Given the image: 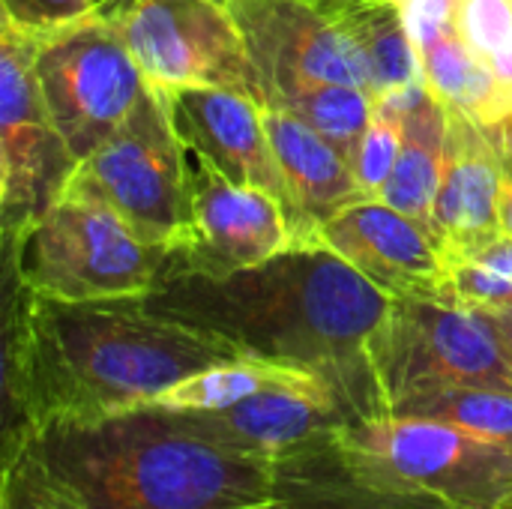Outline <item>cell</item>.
I'll use <instances>...</instances> for the list:
<instances>
[{"mask_svg":"<svg viewBox=\"0 0 512 509\" xmlns=\"http://www.w3.org/2000/svg\"><path fill=\"white\" fill-rule=\"evenodd\" d=\"M135 300L243 357L312 372L354 423L384 417L372 339L396 297L321 243L291 246L225 276H168Z\"/></svg>","mask_w":512,"mask_h":509,"instance_id":"1","label":"cell"},{"mask_svg":"<svg viewBox=\"0 0 512 509\" xmlns=\"http://www.w3.org/2000/svg\"><path fill=\"white\" fill-rule=\"evenodd\" d=\"M243 354L129 300H54L3 267V438L45 420L132 411Z\"/></svg>","mask_w":512,"mask_h":509,"instance_id":"2","label":"cell"},{"mask_svg":"<svg viewBox=\"0 0 512 509\" xmlns=\"http://www.w3.org/2000/svg\"><path fill=\"white\" fill-rule=\"evenodd\" d=\"M3 483L42 509H270L273 459L228 450L141 405L3 438Z\"/></svg>","mask_w":512,"mask_h":509,"instance_id":"3","label":"cell"},{"mask_svg":"<svg viewBox=\"0 0 512 509\" xmlns=\"http://www.w3.org/2000/svg\"><path fill=\"white\" fill-rule=\"evenodd\" d=\"M3 267H18L21 282L42 297L129 300L162 282L168 249L141 240L111 204L72 180Z\"/></svg>","mask_w":512,"mask_h":509,"instance_id":"4","label":"cell"},{"mask_svg":"<svg viewBox=\"0 0 512 509\" xmlns=\"http://www.w3.org/2000/svg\"><path fill=\"white\" fill-rule=\"evenodd\" d=\"M39 33L0 15V243L21 255L27 234L78 174V156L54 126L39 75Z\"/></svg>","mask_w":512,"mask_h":509,"instance_id":"5","label":"cell"},{"mask_svg":"<svg viewBox=\"0 0 512 509\" xmlns=\"http://www.w3.org/2000/svg\"><path fill=\"white\" fill-rule=\"evenodd\" d=\"M372 369L384 417L414 396L453 387L512 390V369L483 312L441 300H393L372 339Z\"/></svg>","mask_w":512,"mask_h":509,"instance_id":"6","label":"cell"},{"mask_svg":"<svg viewBox=\"0 0 512 509\" xmlns=\"http://www.w3.org/2000/svg\"><path fill=\"white\" fill-rule=\"evenodd\" d=\"M36 75L48 114L78 162L93 156L150 90L102 9L39 33Z\"/></svg>","mask_w":512,"mask_h":509,"instance_id":"7","label":"cell"},{"mask_svg":"<svg viewBox=\"0 0 512 509\" xmlns=\"http://www.w3.org/2000/svg\"><path fill=\"white\" fill-rule=\"evenodd\" d=\"M99 9L150 87H228L261 102V72L225 3L108 0Z\"/></svg>","mask_w":512,"mask_h":509,"instance_id":"8","label":"cell"},{"mask_svg":"<svg viewBox=\"0 0 512 509\" xmlns=\"http://www.w3.org/2000/svg\"><path fill=\"white\" fill-rule=\"evenodd\" d=\"M186 144L159 90H147L126 123L78 165L75 183L111 204L141 240L171 249L189 216Z\"/></svg>","mask_w":512,"mask_h":509,"instance_id":"9","label":"cell"},{"mask_svg":"<svg viewBox=\"0 0 512 509\" xmlns=\"http://www.w3.org/2000/svg\"><path fill=\"white\" fill-rule=\"evenodd\" d=\"M345 432L453 509L512 504V450L498 441L453 423L396 414L354 423Z\"/></svg>","mask_w":512,"mask_h":509,"instance_id":"10","label":"cell"},{"mask_svg":"<svg viewBox=\"0 0 512 509\" xmlns=\"http://www.w3.org/2000/svg\"><path fill=\"white\" fill-rule=\"evenodd\" d=\"M294 246L285 207L252 186L228 180L198 159L189 171V216L180 240L168 249L165 276H225L264 264Z\"/></svg>","mask_w":512,"mask_h":509,"instance_id":"11","label":"cell"},{"mask_svg":"<svg viewBox=\"0 0 512 509\" xmlns=\"http://www.w3.org/2000/svg\"><path fill=\"white\" fill-rule=\"evenodd\" d=\"M159 93L186 150L219 168L228 180L273 195L288 213L294 246H312L291 183L273 153L261 102L228 87H177Z\"/></svg>","mask_w":512,"mask_h":509,"instance_id":"12","label":"cell"},{"mask_svg":"<svg viewBox=\"0 0 512 509\" xmlns=\"http://www.w3.org/2000/svg\"><path fill=\"white\" fill-rule=\"evenodd\" d=\"M270 509H453L390 462L333 432L273 459Z\"/></svg>","mask_w":512,"mask_h":509,"instance_id":"13","label":"cell"},{"mask_svg":"<svg viewBox=\"0 0 512 509\" xmlns=\"http://www.w3.org/2000/svg\"><path fill=\"white\" fill-rule=\"evenodd\" d=\"M264 87L285 75L354 84L372 93L366 57L342 27L333 0H228Z\"/></svg>","mask_w":512,"mask_h":509,"instance_id":"14","label":"cell"},{"mask_svg":"<svg viewBox=\"0 0 512 509\" xmlns=\"http://www.w3.org/2000/svg\"><path fill=\"white\" fill-rule=\"evenodd\" d=\"M318 243L342 255L390 297L444 300L447 261L438 243L402 210L363 198L321 225Z\"/></svg>","mask_w":512,"mask_h":509,"instance_id":"15","label":"cell"},{"mask_svg":"<svg viewBox=\"0 0 512 509\" xmlns=\"http://www.w3.org/2000/svg\"><path fill=\"white\" fill-rule=\"evenodd\" d=\"M180 414L204 438L261 459H279L294 447L354 426L351 414L330 393L309 390H267L219 411Z\"/></svg>","mask_w":512,"mask_h":509,"instance_id":"16","label":"cell"},{"mask_svg":"<svg viewBox=\"0 0 512 509\" xmlns=\"http://www.w3.org/2000/svg\"><path fill=\"white\" fill-rule=\"evenodd\" d=\"M498 195L501 168L492 132L450 108L447 156L435 198V237L444 258L501 234Z\"/></svg>","mask_w":512,"mask_h":509,"instance_id":"17","label":"cell"},{"mask_svg":"<svg viewBox=\"0 0 512 509\" xmlns=\"http://www.w3.org/2000/svg\"><path fill=\"white\" fill-rule=\"evenodd\" d=\"M264 126L273 144V153L291 183L297 198L306 237L318 243V231L345 207L363 201V189L354 177L351 162L309 123L279 105H261Z\"/></svg>","mask_w":512,"mask_h":509,"instance_id":"18","label":"cell"},{"mask_svg":"<svg viewBox=\"0 0 512 509\" xmlns=\"http://www.w3.org/2000/svg\"><path fill=\"white\" fill-rule=\"evenodd\" d=\"M408 27L420 48L426 87L447 108L486 129L512 126V90L486 57L468 48L444 21H411Z\"/></svg>","mask_w":512,"mask_h":509,"instance_id":"19","label":"cell"},{"mask_svg":"<svg viewBox=\"0 0 512 509\" xmlns=\"http://www.w3.org/2000/svg\"><path fill=\"white\" fill-rule=\"evenodd\" d=\"M447 126L450 108L423 84L402 123V150L396 168L381 192V201L411 216L435 243V198L444 174L447 156ZM441 249V246H438Z\"/></svg>","mask_w":512,"mask_h":509,"instance_id":"20","label":"cell"},{"mask_svg":"<svg viewBox=\"0 0 512 509\" xmlns=\"http://www.w3.org/2000/svg\"><path fill=\"white\" fill-rule=\"evenodd\" d=\"M336 15L366 57L372 96L423 84V60L405 12L396 0H333Z\"/></svg>","mask_w":512,"mask_h":509,"instance_id":"21","label":"cell"},{"mask_svg":"<svg viewBox=\"0 0 512 509\" xmlns=\"http://www.w3.org/2000/svg\"><path fill=\"white\" fill-rule=\"evenodd\" d=\"M261 105L288 108L318 135H324L348 162H354L375 114V96L369 90L306 75H285L270 81L264 87Z\"/></svg>","mask_w":512,"mask_h":509,"instance_id":"22","label":"cell"},{"mask_svg":"<svg viewBox=\"0 0 512 509\" xmlns=\"http://www.w3.org/2000/svg\"><path fill=\"white\" fill-rule=\"evenodd\" d=\"M267 390H309V393L333 396V390L312 372L282 366V363L255 360V357H240V360L216 363L204 372L189 375L186 381L174 384L150 405L171 408V411H219V408L237 405L243 399H252L258 393H267Z\"/></svg>","mask_w":512,"mask_h":509,"instance_id":"23","label":"cell"},{"mask_svg":"<svg viewBox=\"0 0 512 509\" xmlns=\"http://www.w3.org/2000/svg\"><path fill=\"white\" fill-rule=\"evenodd\" d=\"M444 300L471 312H495L512 303V237L495 234L492 240L447 255Z\"/></svg>","mask_w":512,"mask_h":509,"instance_id":"24","label":"cell"},{"mask_svg":"<svg viewBox=\"0 0 512 509\" xmlns=\"http://www.w3.org/2000/svg\"><path fill=\"white\" fill-rule=\"evenodd\" d=\"M390 414L426 417L462 426L480 438L498 441L512 450V390L504 387H453L399 402Z\"/></svg>","mask_w":512,"mask_h":509,"instance_id":"25","label":"cell"},{"mask_svg":"<svg viewBox=\"0 0 512 509\" xmlns=\"http://www.w3.org/2000/svg\"><path fill=\"white\" fill-rule=\"evenodd\" d=\"M426 84V81H423ZM408 87L402 93H390V96H378L375 99V114L369 120V129L357 147V156L351 162L354 168V177L363 189L366 198H381L393 168H396V159H399V150H402V123H405V111L414 99V93L423 87Z\"/></svg>","mask_w":512,"mask_h":509,"instance_id":"26","label":"cell"},{"mask_svg":"<svg viewBox=\"0 0 512 509\" xmlns=\"http://www.w3.org/2000/svg\"><path fill=\"white\" fill-rule=\"evenodd\" d=\"M450 27L468 48L492 60L512 39V0H453Z\"/></svg>","mask_w":512,"mask_h":509,"instance_id":"27","label":"cell"},{"mask_svg":"<svg viewBox=\"0 0 512 509\" xmlns=\"http://www.w3.org/2000/svg\"><path fill=\"white\" fill-rule=\"evenodd\" d=\"M93 9L96 6L90 0H0V15L33 33H51L90 15Z\"/></svg>","mask_w":512,"mask_h":509,"instance_id":"28","label":"cell"},{"mask_svg":"<svg viewBox=\"0 0 512 509\" xmlns=\"http://www.w3.org/2000/svg\"><path fill=\"white\" fill-rule=\"evenodd\" d=\"M498 147V168H501V195H498V219L501 231L512 237V126L489 129Z\"/></svg>","mask_w":512,"mask_h":509,"instance_id":"29","label":"cell"},{"mask_svg":"<svg viewBox=\"0 0 512 509\" xmlns=\"http://www.w3.org/2000/svg\"><path fill=\"white\" fill-rule=\"evenodd\" d=\"M396 3L405 12L408 24L411 21H444V24H450L453 0H396Z\"/></svg>","mask_w":512,"mask_h":509,"instance_id":"30","label":"cell"},{"mask_svg":"<svg viewBox=\"0 0 512 509\" xmlns=\"http://www.w3.org/2000/svg\"><path fill=\"white\" fill-rule=\"evenodd\" d=\"M483 315L489 318V324H492V330L498 336V345H501V351H504V357H507L512 369V303L504 306V309H495V312H483Z\"/></svg>","mask_w":512,"mask_h":509,"instance_id":"31","label":"cell"},{"mask_svg":"<svg viewBox=\"0 0 512 509\" xmlns=\"http://www.w3.org/2000/svg\"><path fill=\"white\" fill-rule=\"evenodd\" d=\"M0 509H42L39 504H33L21 489L0 483Z\"/></svg>","mask_w":512,"mask_h":509,"instance_id":"32","label":"cell"},{"mask_svg":"<svg viewBox=\"0 0 512 509\" xmlns=\"http://www.w3.org/2000/svg\"><path fill=\"white\" fill-rule=\"evenodd\" d=\"M489 63H492V69L498 72V78L512 90V39L495 54V57H492V60H489Z\"/></svg>","mask_w":512,"mask_h":509,"instance_id":"33","label":"cell"},{"mask_svg":"<svg viewBox=\"0 0 512 509\" xmlns=\"http://www.w3.org/2000/svg\"><path fill=\"white\" fill-rule=\"evenodd\" d=\"M90 3H93V6L99 9V6H102V3H108V0H90Z\"/></svg>","mask_w":512,"mask_h":509,"instance_id":"34","label":"cell"},{"mask_svg":"<svg viewBox=\"0 0 512 509\" xmlns=\"http://www.w3.org/2000/svg\"><path fill=\"white\" fill-rule=\"evenodd\" d=\"M216 3H225V6H228V0H216Z\"/></svg>","mask_w":512,"mask_h":509,"instance_id":"35","label":"cell"},{"mask_svg":"<svg viewBox=\"0 0 512 509\" xmlns=\"http://www.w3.org/2000/svg\"><path fill=\"white\" fill-rule=\"evenodd\" d=\"M501 509H512V504H510V507H501Z\"/></svg>","mask_w":512,"mask_h":509,"instance_id":"36","label":"cell"}]
</instances>
